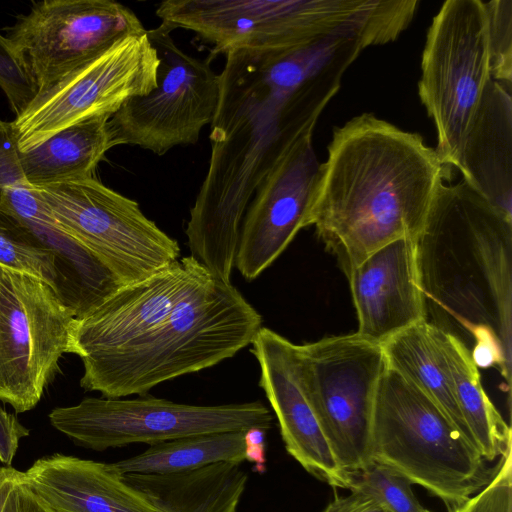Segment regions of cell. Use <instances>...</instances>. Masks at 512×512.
I'll list each match as a JSON object with an SVG mask.
<instances>
[{
    "instance_id": "obj_1",
    "label": "cell",
    "mask_w": 512,
    "mask_h": 512,
    "mask_svg": "<svg viewBox=\"0 0 512 512\" xmlns=\"http://www.w3.org/2000/svg\"><path fill=\"white\" fill-rule=\"evenodd\" d=\"M330 48L233 50L219 74L211 154L185 229L187 244L216 279L230 282L240 227L273 165L340 88L345 70Z\"/></svg>"
},
{
    "instance_id": "obj_2",
    "label": "cell",
    "mask_w": 512,
    "mask_h": 512,
    "mask_svg": "<svg viewBox=\"0 0 512 512\" xmlns=\"http://www.w3.org/2000/svg\"><path fill=\"white\" fill-rule=\"evenodd\" d=\"M327 149L308 224L347 277L376 250L417 237L446 166L419 133L370 113L336 127Z\"/></svg>"
},
{
    "instance_id": "obj_3",
    "label": "cell",
    "mask_w": 512,
    "mask_h": 512,
    "mask_svg": "<svg viewBox=\"0 0 512 512\" xmlns=\"http://www.w3.org/2000/svg\"><path fill=\"white\" fill-rule=\"evenodd\" d=\"M414 242L424 321L510 385L512 216L463 179L443 183Z\"/></svg>"
},
{
    "instance_id": "obj_4",
    "label": "cell",
    "mask_w": 512,
    "mask_h": 512,
    "mask_svg": "<svg viewBox=\"0 0 512 512\" xmlns=\"http://www.w3.org/2000/svg\"><path fill=\"white\" fill-rule=\"evenodd\" d=\"M261 327V315L231 282L213 277L152 331L80 358V386L110 399L147 395L162 382L233 357Z\"/></svg>"
},
{
    "instance_id": "obj_5",
    "label": "cell",
    "mask_w": 512,
    "mask_h": 512,
    "mask_svg": "<svg viewBox=\"0 0 512 512\" xmlns=\"http://www.w3.org/2000/svg\"><path fill=\"white\" fill-rule=\"evenodd\" d=\"M160 26L193 31L213 46L233 50L293 51L333 38L367 47L394 41L409 13L401 0H167L158 4Z\"/></svg>"
},
{
    "instance_id": "obj_6",
    "label": "cell",
    "mask_w": 512,
    "mask_h": 512,
    "mask_svg": "<svg viewBox=\"0 0 512 512\" xmlns=\"http://www.w3.org/2000/svg\"><path fill=\"white\" fill-rule=\"evenodd\" d=\"M371 458L424 487L451 511L496 472L429 397L390 367L376 391Z\"/></svg>"
},
{
    "instance_id": "obj_7",
    "label": "cell",
    "mask_w": 512,
    "mask_h": 512,
    "mask_svg": "<svg viewBox=\"0 0 512 512\" xmlns=\"http://www.w3.org/2000/svg\"><path fill=\"white\" fill-rule=\"evenodd\" d=\"M493 81L485 2L447 0L427 31L418 82L440 161L458 166L467 131Z\"/></svg>"
},
{
    "instance_id": "obj_8",
    "label": "cell",
    "mask_w": 512,
    "mask_h": 512,
    "mask_svg": "<svg viewBox=\"0 0 512 512\" xmlns=\"http://www.w3.org/2000/svg\"><path fill=\"white\" fill-rule=\"evenodd\" d=\"M307 397L343 469L352 477L373 463L376 391L388 367L382 345L357 332L298 345Z\"/></svg>"
},
{
    "instance_id": "obj_9",
    "label": "cell",
    "mask_w": 512,
    "mask_h": 512,
    "mask_svg": "<svg viewBox=\"0 0 512 512\" xmlns=\"http://www.w3.org/2000/svg\"><path fill=\"white\" fill-rule=\"evenodd\" d=\"M72 238L96 255L124 283L141 282L179 259L178 242L139 204L96 178L36 188Z\"/></svg>"
},
{
    "instance_id": "obj_10",
    "label": "cell",
    "mask_w": 512,
    "mask_h": 512,
    "mask_svg": "<svg viewBox=\"0 0 512 512\" xmlns=\"http://www.w3.org/2000/svg\"><path fill=\"white\" fill-rule=\"evenodd\" d=\"M48 417L77 445L96 451L253 427L267 431L272 424L271 412L260 401L203 406L148 394L134 399L85 398L77 405L53 409Z\"/></svg>"
},
{
    "instance_id": "obj_11",
    "label": "cell",
    "mask_w": 512,
    "mask_h": 512,
    "mask_svg": "<svg viewBox=\"0 0 512 512\" xmlns=\"http://www.w3.org/2000/svg\"><path fill=\"white\" fill-rule=\"evenodd\" d=\"M75 317L53 288L0 264V401L33 409L69 353Z\"/></svg>"
},
{
    "instance_id": "obj_12",
    "label": "cell",
    "mask_w": 512,
    "mask_h": 512,
    "mask_svg": "<svg viewBox=\"0 0 512 512\" xmlns=\"http://www.w3.org/2000/svg\"><path fill=\"white\" fill-rule=\"evenodd\" d=\"M147 34L160 58L157 87L124 103L109 119V131L113 147L138 146L161 156L197 143L214 118L220 82L210 60L184 52L170 31L159 25Z\"/></svg>"
},
{
    "instance_id": "obj_13",
    "label": "cell",
    "mask_w": 512,
    "mask_h": 512,
    "mask_svg": "<svg viewBox=\"0 0 512 512\" xmlns=\"http://www.w3.org/2000/svg\"><path fill=\"white\" fill-rule=\"evenodd\" d=\"M160 58L147 30L117 41L48 91L12 121L25 152L78 122L112 116L129 99L157 87Z\"/></svg>"
},
{
    "instance_id": "obj_14",
    "label": "cell",
    "mask_w": 512,
    "mask_h": 512,
    "mask_svg": "<svg viewBox=\"0 0 512 512\" xmlns=\"http://www.w3.org/2000/svg\"><path fill=\"white\" fill-rule=\"evenodd\" d=\"M40 95L122 38L144 33L128 7L111 0H45L3 28Z\"/></svg>"
},
{
    "instance_id": "obj_15",
    "label": "cell",
    "mask_w": 512,
    "mask_h": 512,
    "mask_svg": "<svg viewBox=\"0 0 512 512\" xmlns=\"http://www.w3.org/2000/svg\"><path fill=\"white\" fill-rule=\"evenodd\" d=\"M309 124L282 153L258 186L244 214L234 266L248 281L256 279L287 248L309 214L320 163Z\"/></svg>"
},
{
    "instance_id": "obj_16",
    "label": "cell",
    "mask_w": 512,
    "mask_h": 512,
    "mask_svg": "<svg viewBox=\"0 0 512 512\" xmlns=\"http://www.w3.org/2000/svg\"><path fill=\"white\" fill-rule=\"evenodd\" d=\"M212 278L198 260L186 256L141 282L124 285L74 319L69 353L82 358L117 349L147 334Z\"/></svg>"
},
{
    "instance_id": "obj_17",
    "label": "cell",
    "mask_w": 512,
    "mask_h": 512,
    "mask_svg": "<svg viewBox=\"0 0 512 512\" xmlns=\"http://www.w3.org/2000/svg\"><path fill=\"white\" fill-rule=\"evenodd\" d=\"M251 353L260 368L259 385L276 415L287 452L310 474L350 489L352 477L340 465L307 397L298 345L261 327Z\"/></svg>"
},
{
    "instance_id": "obj_18",
    "label": "cell",
    "mask_w": 512,
    "mask_h": 512,
    "mask_svg": "<svg viewBox=\"0 0 512 512\" xmlns=\"http://www.w3.org/2000/svg\"><path fill=\"white\" fill-rule=\"evenodd\" d=\"M0 215L54 255L62 302L75 318L89 313L124 286L108 266L61 228L26 179L2 190Z\"/></svg>"
},
{
    "instance_id": "obj_19",
    "label": "cell",
    "mask_w": 512,
    "mask_h": 512,
    "mask_svg": "<svg viewBox=\"0 0 512 512\" xmlns=\"http://www.w3.org/2000/svg\"><path fill=\"white\" fill-rule=\"evenodd\" d=\"M347 278L359 335L382 345L424 321L414 239H399L376 250Z\"/></svg>"
},
{
    "instance_id": "obj_20",
    "label": "cell",
    "mask_w": 512,
    "mask_h": 512,
    "mask_svg": "<svg viewBox=\"0 0 512 512\" xmlns=\"http://www.w3.org/2000/svg\"><path fill=\"white\" fill-rule=\"evenodd\" d=\"M21 483L52 512H157L110 463L56 453L36 460Z\"/></svg>"
},
{
    "instance_id": "obj_21",
    "label": "cell",
    "mask_w": 512,
    "mask_h": 512,
    "mask_svg": "<svg viewBox=\"0 0 512 512\" xmlns=\"http://www.w3.org/2000/svg\"><path fill=\"white\" fill-rule=\"evenodd\" d=\"M457 169L465 182L512 216V98L495 80L467 131Z\"/></svg>"
},
{
    "instance_id": "obj_22",
    "label": "cell",
    "mask_w": 512,
    "mask_h": 512,
    "mask_svg": "<svg viewBox=\"0 0 512 512\" xmlns=\"http://www.w3.org/2000/svg\"><path fill=\"white\" fill-rule=\"evenodd\" d=\"M122 476L157 512H236L248 479L236 463H217L176 474Z\"/></svg>"
},
{
    "instance_id": "obj_23",
    "label": "cell",
    "mask_w": 512,
    "mask_h": 512,
    "mask_svg": "<svg viewBox=\"0 0 512 512\" xmlns=\"http://www.w3.org/2000/svg\"><path fill=\"white\" fill-rule=\"evenodd\" d=\"M111 116L93 117L62 129L31 149L20 152L26 181L34 188L95 178L105 153L113 147Z\"/></svg>"
},
{
    "instance_id": "obj_24",
    "label": "cell",
    "mask_w": 512,
    "mask_h": 512,
    "mask_svg": "<svg viewBox=\"0 0 512 512\" xmlns=\"http://www.w3.org/2000/svg\"><path fill=\"white\" fill-rule=\"evenodd\" d=\"M453 393L472 440L486 461L512 448L511 428L486 394L469 350L457 338L431 326Z\"/></svg>"
},
{
    "instance_id": "obj_25",
    "label": "cell",
    "mask_w": 512,
    "mask_h": 512,
    "mask_svg": "<svg viewBox=\"0 0 512 512\" xmlns=\"http://www.w3.org/2000/svg\"><path fill=\"white\" fill-rule=\"evenodd\" d=\"M382 348L388 367L429 397L474 444L458 408L431 326L425 321L415 324L388 339Z\"/></svg>"
},
{
    "instance_id": "obj_26",
    "label": "cell",
    "mask_w": 512,
    "mask_h": 512,
    "mask_svg": "<svg viewBox=\"0 0 512 512\" xmlns=\"http://www.w3.org/2000/svg\"><path fill=\"white\" fill-rule=\"evenodd\" d=\"M244 460V431H226L150 445L138 455L110 464L121 475H167Z\"/></svg>"
},
{
    "instance_id": "obj_27",
    "label": "cell",
    "mask_w": 512,
    "mask_h": 512,
    "mask_svg": "<svg viewBox=\"0 0 512 512\" xmlns=\"http://www.w3.org/2000/svg\"><path fill=\"white\" fill-rule=\"evenodd\" d=\"M0 264L40 278L62 301V282L55 257L0 215Z\"/></svg>"
},
{
    "instance_id": "obj_28",
    "label": "cell",
    "mask_w": 512,
    "mask_h": 512,
    "mask_svg": "<svg viewBox=\"0 0 512 512\" xmlns=\"http://www.w3.org/2000/svg\"><path fill=\"white\" fill-rule=\"evenodd\" d=\"M411 485L402 475L372 463L352 475L350 490L371 495L390 512H430L420 504Z\"/></svg>"
},
{
    "instance_id": "obj_29",
    "label": "cell",
    "mask_w": 512,
    "mask_h": 512,
    "mask_svg": "<svg viewBox=\"0 0 512 512\" xmlns=\"http://www.w3.org/2000/svg\"><path fill=\"white\" fill-rule=\"evenodd\" d=\"M488 17L490 65L493 80L509 91L512 86V1L485 2Z\"/></svg>"
},
{
    "instance_id": "obj_30",
    "label": "cell",
    "mask_w": 512,
    "mask_h": 512,
    "mask_svg": "<svg viewBox=\"0 0 512 512\" xmlns=\"http://www.w3.org/2000/svg\"><path fill=\"white\" fill-rule=\"evenodd\" d=\"M0 88L13 113L19 115L37 96V89L12 46L0 34Z\"/></svg>"
},
{
    "instance_id": "obj_31",
    "label": "cell",
    "mask_w": 512,
    "mask_h": 512,
    "mask_svg": "<svg viewBox=\"0 0 512 512\" xmlns=\"http://www.w3.org/2000/svg\"><path fill=\"white\" fill-rule=\"evenodd\" d=\"M451 512H512L511 448L501 457L490 482Z\"/></svg>"
},
{
    "instance_id": "obj_32",
    "label": "cell",
    "mask_w": 512,
    "mask_h": 512,
    "mask_svg": "<svg viewBox=\"0 0 512 512\" xmlns=\"http://www.w3.org/2000/svg\"><path fill=\"white\" fill-rule=\"evenodd\" d=\"M21 179L25 177L12 121L0 119V196L6 186Z\"/></svg>"
},
{
    "instance_id": "obj_33",
    "label": "cell",
    "mask_w": 512,
    "mask_h": 512,
    "mask_svg": "<svg viewBox=\"0 0 512 512\" xmlns=\"http://www.w3.org/2000/svg\"><path fill=\"white\" fill-rule=\"evenodd\" d=\"M14 414L0 407V461L10 466L18 449L19 440L29 435Z\"/></svg>"
},
{
    "instance_id": "obj_34",
    "label": "cell",
    "mask_w": 512,
    "mask_h": 512,
    "mask_svg": "<svg viewBox=\"0 0 512 512\" xmlns=\"http://www.w3.org/2000/svg\"><path fill=\"white\" fill-rule=\"evenodd\" d=\"M324 512H390L377 499L360 491H351L344 497H335Z\"/></svg>"
},
{
    "instance_id": "obj_35",
    "label": "cell",
    "mask_w": 512,
    "mask_h": 512,
    "mask_svg": "<svg viewBox=\"0 0 512 512\" xmlns=\"http://www.w3.org/2000/svg\"><path fill=\"white\" fill-rule=\"evenodd\" d=\"M266 430L253 427L244 431V456L245 460L254 463L257 473L266 471Z\"/></svg>"
},
{
    "instance_id": "obj_36",
    "label": "cell",
    "mask_w": 512,
    "mask_h": 512,
    "mask_svg": "<svg viewBox=\"0 0 512 512\" xmlns=\"http://www.w3.org/2000/svg\"><path fill=\"white\" fill-rule=\"evenodd\" d=\"M3 512H52L21 482L11 492Z\"/></svg>"
},
{
    "instance_id": "obj_37",
    "label": "cell",
    "mask_w": 512,
    "mask_h": 512,
    "mask_svg": "<svg viewBox=\"0 0 512 512\" xmlns=\"http://www.w3.org/2000/svg\"><path fill=\"white\" fill-rule=\"evenodd\" d=\"M22 477V471L0 465V512H3L11 492L21 482Z\"/></svg>"
}]
</instances>
